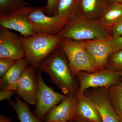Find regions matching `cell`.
Returning a JSON list of instances; mask_svg holds the SVG:
<instances>
[{
	"mask_svg": "<svg viewBox=\"0 0 122 122\" xmlns=\"http://www.w3.org/2000/svg\"><path fill=\"white\" fill-rule=\"evenodd\" d=\"M110 41L113 53L122 50V36L117 37H112Z\"/></svg>",
	"mask_w": 122,
	"mask_h": 122,
	"instance_id": "cell-26",
	"label": "cell"
},
{
	"mask_svg": "<svg viewBox=\"0 0 122 122\" xmlns=\"http://www.w3.org/2000/svg\"><path fill=\"white\" fill-rule=\"evenodd\" d=\"M29 18L35 33L52 35H57L70 21L59 15H46L45 7H33L30 14Z\"/></svg>",
	"mask_w": 122,
	"mask_h": 122,
	"instance_id": "cell-5",
	"label": "cell"
},
{
	"mask_svg": "<svg viewBox=\"0 0 122 122\" xmlns=\"http://www.w3.org/2000/svg\"><path fill=\"white\" fill-rule=\"evenodd\" d=\"M57 35L62 38L79 41L106 39L112 37L109 29L99 20L81 16L69 21Z\"/></svg>",
	"mask_w": 122,
	"mask_h": 122,
	"instance_id": "cell-3",
	"label": "cell"
},
{
	"mask_svg": "<svg viewBox=\"0 0 122 122\" xmlns=\"http://www.w3.org/2000/svg\"><path fill=\"white\" fill-rule=\"evenodd\" d=\"M60 48L66 55L69 66L74 76L81 72L93 73L98 71L82 41L63 38Z\"/></svg>",
	"mask_w": 122,
	"mask_h": 122,
	"instance_id": "cell-4",
	"label": "cell"
},
{
	"mask_svg": "<svg viewBox=\"0 0 122 122\" xmlns=\"http://www.w3.org/2000/svg\"><path fill=\"white\" fill-rule=\"evenodd\" d=\"M122 18V4H111L107 5L99 20L109 28Z\"/></svg>",
	"mask_w": 122,
	"mask_h": 122,
	"instance_id": "cell-18",
	"label": "cell"
},
{
	"mask_svg": "<svg viewBox=\"0 0 122 122\" xmlns=\"http://www.w3.org/2000/svg\"><path fill=\"white\" fill-rule=\"evenodd\" d=\"M75 94L66 95L60 104L48 112L44 122H67L73 119L76 116Z\"/></svg>",
	"mask_w": 122,
	"mask_h": 122,
	"instance_id": "cell-13",
	"label": "cell"
},
{
	"mask_svg": "<svg viewBox=\"0 0 122 122\" xmlns=\"http://www.w3.org/2000/svg\"><path fill=\"white\" fill-rule=\"evenodd\" d=\"M25 58L16 61L14 65L0 80L1 90H10L16 92L18 85L23 72L29 66Z\"/></svg>",
	"mask_w": 122,
	"mask_h": 122,
	"instance_id": "cell-15",
	"label": "cell"
},
{
	"mask_svg": "<svg viewBox=\"0 0 122 122\" xmlns=\"http://www.w3.org/2000/svg\"><path fill=\"white\" fill-rule=\"evenodd\" d=\"M16 61L7 58H0V77H2L13 66Z\"/></svg>",
	"mask_w": 122,
	"mask_h": 122,
	"instance_id": "cell-24",
	"label": "cell"
},
{
	"mask_svg": "<svg viewBox=\"0 0 122 122\" xmlns=\"http://www.w3.org/2000/svg\"><path fill=\"white\" fill-rule=\"evenodd\" d=\"M38 69L47 74L65 95L76 93L74 76L70 69L67 57L61 48L44 59Z\"/></svg>",
	"mask_w": 122,
	"mask_h": 122,
	"instance_id": "cell-1",
	"label": "cell"
},
{
	"mask_svg": "<svg viewBox=\"0 0 122 122\" xmlns=\"http://www.w3.org/2000/svg\"><path fill=\"white\" fill-rule=\"evenodd\" d=\"M78 90L84 92L91 88H108L122 81V72L105 68L93 73L81 72L77 75Z\"/></svg>",
	"mask_w": 122,
	"mask_h": 122,
	"instance_id": "cell-6",
	"label": "cell"
},
{
	"mask_svg": "<svg viewBox=\"0 0 122 122\" xmlns=\"http://www.w3.org/2000/svg\"><path fill=\"white\" fill-rule=\"evenodd\" d=\"M75 100L76 116L90 122H102L97 109L85 92L78 90L75 94Z\"/></svg>",
	"mask_w": 122,
	"mask_h": 122,
	"instance_id": "cell-14",
	"label": "cell"
},
{
	"mask_svg": "<svg viewBox=\"0 0 122 122\" xmlns=\"http://www.w3.org/2000/svg\"><path fill=\"white\" fill-rule=\"evenodd\" d=\"M107 5L111 4H122V0H106Z\"/></svg>",
	"mask_w": 122,
	"mask_h": 122,
	"instance_id": "cell-29",
	"label": "cell"
},
{
	"mask_svg": "<svg viewBox=\"0 0 122 122\" xmlns=\"http://www.w3.org/2000/svg\"><path fill=\"white\" fill-rule=\"evenodd\" d=\"M35 70L27 67L22 74L18 85L16 92L20 97L30 105H35L38 92V83Z\"/></svg>",
	"mask_w": 122,
	"mask_h": 122,
	"instance_id": "cell-12",
	"label": "cell"
},
{
	"mask_svg": "<svg viewBox=\"0 0 122 122\" xmlns=\"http://www.w3.org/2000/svg\"><path fill=\"white\" fill-rule=\"evenodd\" d=\"M0 122H12L8 118L4 115L1 114L0 116Z\"/></svg>",
	"mask_w": 122,
	"mask_h": 122,
	"instance_id": "cell-28",
	"label": "cell"
},
{
	"mask_svg": "<svg viewBox=\"0 0 122 122\" xmlns=\"http://www.w3.org/2000/svg\"><path fill=\"white\" fill-rule=\"evenodd\" d=\"M38 92L35 105V112L40 120H43L51 110L61 103L66 95L53 90L44 82L41 75L37 76Z\"/></svg>",
	"mask_w": 122,
	"mask_h": 122,
	"instance_id": "cell-7",
	"label": "cell"
},
{
	"mask_svg": "<svg viewBox=\"0 0 122 122\" xmlns=\"http://www.w3.org/2000/svg\"><path fill=\"white\" fill-rule=\"evenodd\" d=\"M61 0H47V3L44 6L46 15L49 16L56 15L58 7Z\"/></svg>",
	"mask_w": 122,
	"mask_h": 122,
	"instance_id": "cell-23",
	"label": "cell"
},
{
	"mask_svg": "<svg viewBox=\"0 0 122 122\" xmlns=\"http://www.w3.org/2000/svg\"><path fill=\"white\" fill-rule=\"evenodd\" d=\"M107 5L106 0H81V16L99 20Z\"/></svg>",
	"mask_w": 122,
	"mask_h": 122,
	"instance_id": "cell-16",
	"label": "cell"
},
{
	"mask_svg": "<svg viewBox=\"0 0 122 122\" xmlns=\"http://www.w3.org/2000/svg\"><path fill=\"white\" fill-rule=\"evenodd\" d=\"M81 0H61L57 15L63 17L71 21L81 16Z\"/></svg>",
	"mask_w": 122,
	"mask_h": 122,
	"instance_id": "cell-17",
	"label": "cell"
},
{
	"mask_svg": "<svg viewBox=\"0 0 122 122\" xmlns=\"http://www.w3.org/2000/svg\"><path fill=\"white\" fill-rule=\"evenodd\" d=\"M106 68L122 72V50L111 55Z\"/></svg>",
	"mask_w": 122,
	"mask_h": 122,
	"instance_id": "cell-22",
	"label": "cell"
},
{
	"mask_svg": "<svg viewBox=\"0 0 122 122\" xmlns=\"http://www.w3.org/2000/svg\"><path fill=\"white\" fill-rule=\"evenodd\" d=\"M112 37H118L122 36V18L109 28Z\"/></svg>",
	"mask_w": 122,
	"mask_h": 122,
	"instance_id": "cell-25",
	"label": "cell"
},
{
	"mask_svg": "<svg viewBox=\"0 0 122 122\" xmlns=\"http://www.w3.org/2000/svg\"><path fill=\"white\" fill-rule=\"evenodd\" d=\"M107 93L120 122H122V81L107 88Z\"/></svg>",
	"mask_w": 122,
	"mask_h": 122,
	"instance_id": "cell-19",
	"label": "cell"
},
{
	"mask_svg": "<svg viewBox=\"0 0 122 122\" xmlns=\"http://www.w3.org/2000/svg\"></svg>",
	"mask_w": 122,
	"mask_h": 122,
	"instance_id": "cell-30",
	"label": "cell"
},
{
	"mask_svg": "<svg viewBox=\"0 0 122 122\" xmlns=\"http://www.w3.org/2000/svg\"><path fill=\"white\" fill-rule=\"evenodd\" d=\"M10 104L15 110L20 122H41L30 111L27 103L16 97L15 102L11 101Z\"/></svg>",
	"mask_w": 122,
	"mask_h": 122,
	"instance_id": "cell-20",
	"label": "cell"
},
{
	"mask_svg": "<svg viewBox=\"0 0 122 122\" xmlns=\"http://www.w3.org/2000/svg\"><path fill=\"white\" fill-rule=\"evenodd\" d=\"M33 8L30 6L7 14L0 15V27L17 31L22 36L35 34L30 20V12Z\"/></svg>",
	"mask_w": 122,
	"mask_h": 122,
	"instance_id": "cell-8",
	"label": "cell"
},
{
	"mask_svg": "<svg viewBox=\"0 0 122 122\" xmlns=\"http://www.w3.org/2000/svg\"><path fill=\"white\" fill-rule=\"evenodd\" d=\"M16 92L10 90H0V100L1 101L5 99H10L13 96Z\"/></svg>",
	"mask_w": 122,
	"mask_h": 122,
	"instance_id": "cell-27",
	"label": "cell"
},
{
	"mask_svg": "<svg viewBox=\"0 0 122 122\" xmlns=\"http://www.w3.org/2000/svg\"><path fill=\"white\" fill-rule=\"evenodd\" d=\"M84 92L97 109L102 122H120L107 97L106 88H91Z\"/></svg>",
	"mask_w": 122,
	"mask_h": 122,
	"instance_id": "cell-9",
	"label": "cell"
},
{
	"mask_svg": "<svg viewBox=\"0 0 122 122\" xmlns=\"http://www.w3.org/2000/svg\"><path fill=\"white\" fill-rule=\"evenodd\" d=\"M111 38L82 41L98 71L106 68L109 57L113 53L111 44Z\"/></svg>",
	"mask_w": 122,
	"mask_h": 122,
	"instance_id": "cell-11",
	"label": "cell"
},
{
	"mask_svg": "<svg viewBox=\"0 0 122 122\" xmlns=\"http://www.w3.org/2000/svg\"><path fill=\"white\" fill-rule=\"evenodd\" d=\"M30 6V3L24 0H0V15L7 14Z\"/></svg>",
	"mask_w": 122,
	"mask_h": 122,
	"instance_id": "cell-21",
	"label": "cell"
},
{
	"mask_svg": "<svg viewBox=\"0 0 122 122\" xmlns=\"http://www.w3.org/2000/svg\"><path fill=\"white\" fill-rule=\"evenodd\" d=\"M25 58V50L20 37L10 30L0 27V58L17 61Z\"/></svg>",
	"mask_w": 122,
	"mask_h": 122,
	"instance_id": "cell-10",
	"label": "cell"
},
{
	"mask_svg": "<svg viewBox=\"0 0 122 122\" xmlns=\"http://www.w3.org/2000/svg\"><path fill=\"white\" fill-rule=\"evenodd\" d=\"M24 46L25 58L33 69L38 68L40 63L57 49L60 48L62 38L36 33L29 36H20Z\"/></svg>",
	"mask_w": 122,
	"mask_h": 122,
	"instance_id": "cell-2",
	"label": "cell"
}]
</instances>
